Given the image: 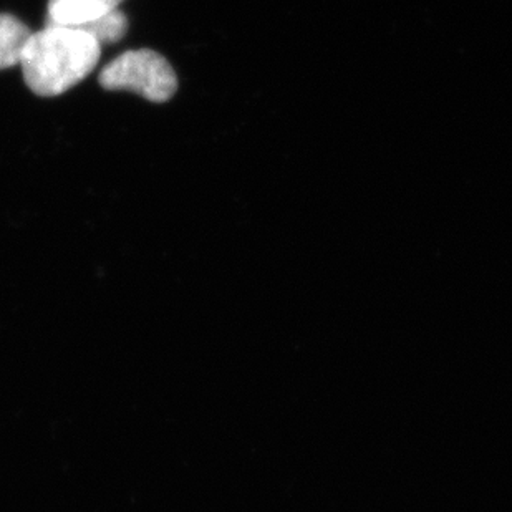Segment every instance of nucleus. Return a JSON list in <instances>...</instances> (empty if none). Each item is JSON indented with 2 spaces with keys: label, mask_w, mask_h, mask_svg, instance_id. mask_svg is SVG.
<instances>
[{
  "label": "nucleus",
  "mask_w": 512,
  "mask_h": 512,
  "mask_svg": "<svg viewBox=\"0 0 512 512\" xmlns=\"http://www.w3.org/2000/svg\"><path fill=\"white\" fill-rule=\"evenodd\" d=\"M30 35L32 32L22 20L0 14V70L20 65Z\"/></svg>",
  "instance_id": "nucleus-4"
},
{
  "label": "nucleus",
  "mask_w": 512,
  "mask_h": 512,
  "mask_svg": "<svg viewBox=\"0 0 512 512\" xmlns=\"http://www.w3.org/2000/svg\"><path fill=\"white\" fill-rule=\"evenodd\" d=\"M92 35L100 45H110L120 42L128 32V19L121 10H112L110 14L103 15L100 19L93 20L90 24L78 27Z\"/></svg>",
  "instance_id": "nucleus-5"
},
{
  "label": "nucleus",
  "mask_w": 512,
  "mask_h": 512,
  "mask_svg": "<svg viewBox=\"0 0 512 512\" xmlns=\"http://www.w3.org/2000/svg\"><path fill=\"white\" fill-rule=\"evenodd\" d=\"M102 45L78 27L47 25L30 35L22 57L27 87L39 97H58L97 67Z\"/></svg>",
  "instance_id": "nucleus-1"
},
{
  "label": "nucleus",
  "mask_w": 512,
  "mask_h": 512,
  "mask_svg": "<svg viewBox=\"0 0 512 512\" xmlns=\"http://www.w3.org/2000/svg\"><path fill=\"white\" fill-rule=\"evenodd\" d=\"M123 0H49L47 25L83 27L118 9Z\"/></svg>",
  "instance_id": "nucleus-3"
},
{
  "label": "nucleus",
  "mask_w": 512,
  "mask_h": 512,
  "mask_svg": "<svg viewBox=\"0 0 512 512\" xmlns=\"http://www.w3.org/2000/svg\"><path fill=\"white\" fill-rule=\"evenodd\" d=\"M98 82L105 90H125L153 103L168 102L178 90L171 63L155 50H130L103 68Z\"/></svg>",
  "instance_id": "nucleus-2"
}]
</instances>
